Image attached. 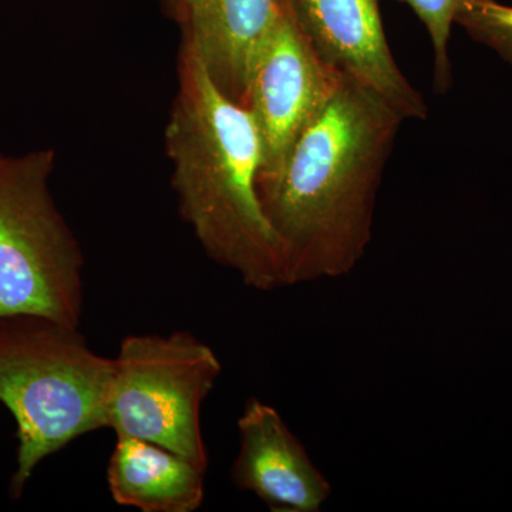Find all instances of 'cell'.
<instances>
[{
	"label": "cell",
	"instance_id": "6da1fadb",
	"mask_svg": "<svg viewBox=\"0 0 512 512\" xmlns=\"http://www.w3.org/2000/svg\"><path fill=\"white\" fill-rule=\"evenodd\" d=\"M403 121L375 93L342 76L281 167L259 178V202L288 286L348 275L365 256Z\"/></svg>",
	"mask_w": 512,
	"mask_h": 512
},
{
	"label": "cell",
	"instance_id": "7a4b0ae2",
	"mask_svg": "<svg viewBox=\"0 0 512 512\" xmlns=\"http://www.w3.org/2000/svg\"><path fill=\"white\" fill-rule=\"evenodd\" d=\"M164 143L178 211L205 254L256 291L288 286L256 190L264 147L254 117L218 89L185 43Z\"/></svg>",
	"mask_w": 512,
	"mask_h": 512
},
{
	"label": "cell",
	"instance_id": "3957f363",
	"mask_svg": "<svg viewBox=\"0 0 512 512\" xmlns=\"http://www.w3.org/2000/svg\"><path fill=\"white\" fill-rule=\"evenodd\" d=\"M111 369L79 326L37 315L0 318V403L18 426L13 497L47 457L104 429Z\"/></svg>",
	"mask_w": 512,
	"mask_h": 512
},
{
	"label": "cell",
	"instance_id": "277c9868",
	"mask_svg": "<svg viewBox=\"0 0 512 512\" xmlns=\"http://www.w3.org/2000/svg\"><path fill=\"white\" fill-rule=\"evenodd\" d=\"M56 153L0 163V318L37 315L82 323L84 256L50 192Z\"/></svg>",
	"mask_w": 512,
	"mask_h": 512
},
{
	"label": "cell",
	"instance_id": "5b68a950",
	"mask_svg": "<svg viewBox=\"0 0 512 512\" xmlns=\"http://www.w3.org/2000/svg\"><path fill=\"white\" fill-rule=\"evenodd\" d=\"M111 362L104 429L158 444L207 470L201 407L222 372L214 350L184 330L131 335Z\"/></svg>",
	"mask_w": 512,
	"mask_h": 512
},
{
	"label": "cell",
	"instance_id": "8992f818",
	"mask_svg": "<svg viewBox=\"0 0 512 512\" xmlns=\"http://www.w3.org/2000/svg\"><path fill=\"white\" fill-rule=\"evenodd\" d=\"M340 79L342 74L320 59L284 0H279L274 25L252 67L245 100L264 147L258 180L281 167Z\"/></svg>",
	"mask_w": 512,
	"mask_h": 512
},
{
	"label": "cell",
	"instance_id": "52a82bcc",
	"mask_svg": "<svg viewBox=\"0 0 512 512\" xmlns=\"http://www.w3.org/2000/svg\"><path fill=\"white\" fill-rule=\"evenodd\" d=\"M313 50L330 69L355 80L404 121L429 116L423 94L394 59L379 0H284Z\"/></svg>",
	"mask_w": 512,
	"mask_h": 512
},
{
	"label": "cell",
	"instance_id": "ba28073f",
	"mask_svg": "<svg viewBox=\"0 0 512 512\" xmlns=\"http://www.w3.org/2000/svg\"><path fill=\"white\" fill-rule=\"evenodd\" d=\"M231 476L274 512H319L332 494L301 440L269 404L251 399L238 419Z\"/></svg>",
	"mask_w": 512,
	"mask_h": 512
},
{
	"label": "cell",
	"instance_id": "9c48e42d",
	"mask_svg": "<svg viewBox=\"0 0 512 512\" xmlns=\"http://www.w3.org/2000/svg\"><path fill=\"white\" fill-rule=\"evenodd\" d=\"M211 79L228 99L245 107L256 56L274 25L279 0H163Z\"/></svg>",
	"mask_w": 512,
	"mask_h": 512
},
{
	"label": "cell",
	"instance_id": "30bf717a",
	"mask_svg": "<svg viewBox=\"0 0 512 512\" xmlns=\"http://www.w3.org/2000/svg\"><path fill=\"white\" fill-rule=\"evenodd\" d=\"M205 474L180 454L150 441L116 437L107 467L111 497L143 512H194L205 497Z\"/></svg>",
	"mask_w": 512,
	"mask_h": 512
},
{
	"label": "cell",
	"instance_id": "8fae6325",
	"mask_svg": "<svg viewBox=\"0 0 512 512\" xmlns=\"http://www.w3.org/2000/svg\"><path fill=\"white\" fill-rule=\"evenodd\" d=\"M454 23L512 66V6L497 0H461Z\"/></svg>",
	"mask_w": 512,
	"mask_h": 512
},
{
	"label": "cell",
	"instance_id": "7c38bea8",
	"mask_svg": "<svg viewBox=\"0 0 512 512\" xmlns=\"http://www.w3.org/2000/svg\"><path fill=\"white\" fill-rule=\"evenodd\" d=\"M413 10L429 33L433 47V86L446 94L453 82L448 43L461 0H397Z\"/></svg>",
	"mask_w": 512,
	"mask_h": 512
},
{
	"label": "cell",
	"instance_id": "4fadbf2b",
	"mask_svg": "<svg viewBox=\"0 0 512 512\" xmlns=\"http://www.w3.org/2000/svg\"><path fill=\"white\" fill-rule=\"evenodd\" d=\"M3 157H5V156H3L2 153H0V163H2Z\"/></svg>",
	"mask_w": 512,
	"mask_h": 512
}]
</instances>
